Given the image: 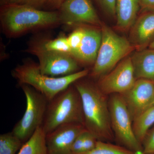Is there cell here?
Here are the masks:
<instances>
[{"label":"cell","instance_id":"obj_1","mask_svg":"<svg viewBox=\"0 0 154 154\" xmlns=\"http://www.w3.org/2000/svg\"><path fill=\"white\" fill-rule=\"evenodd\" d=\"M87 77V76H86ZM86 77L73 83L82 99L84 125L98 140H115L110 122L108 96L102 93L96 83Z\"/></svg>","mask_w":154,"mask_h":154},{"label":"cell","instance_id":"obj_2","mask_svg":"<svg viewBox=\"0 0 154 154\" xmlns=\"http://www.w3.org/2000/svg\"><path fill=\"white\" fill-rule=\"evenodd\" d=\"M0 22L3 33L11 38L61 25L58 11H42L22 4L1 6Z\"/></svg>","mask_w":154,"mask_h":154},{"label":"cell","instance_id":"obj_3","mask_svg":"<svg viewBox=\"0 0 154 154\" xmlns=\"http://www.w3.org/2000/svg\"><path fill=\"white\" fill-rule=\"evenodd\" d=\"M90 72L88 69H84L66 76L51 77L42 73L38 63L27 59L13 70L12 75L19 85L31 86L49 102L77 80L88 76Z\"/></svg>","mask_w":154,"mask_h":154},{"label":"cell","instance_id":"obj_4","mask_svg":"<svg viewBox=\"0 0 154 154\" xmlns=\"http://www.w3.org/2000/svg\"><path fill=\"white\" fill-rule=\"evenodd\" d=\"M71 123L84 125L82 99L73 84L48 102L42 127L47 134L61 125Z\"/></svg>","mask_w":154,"mask_h":154},{"label":"cell","instance_id":"obj_5","mask_svg":"<svg viewBox=\"0 0 154 154\" xmlns=\"http://www.w3.org/2000/svg\"><path fill=\"white\" fill-rule=\"evenodd\" d=\"M102 38L96 61L88 75L99 79L112 70L122 60L136 50L129 40L119 36L102 23Z\"/></svg>","mask_w":154,"mask_h":154},{"label":"cell","instance_id":"obj_6","mask_svg":"<svg viewBox=\"0 0 154 154\" xmlns=\"http://www.w3.org/2000/svg\"><path fill=\"white\" fill-rule=\"evenodd\" d=\"M25 51L37 58L38 67L43 74L60 77L81 71L79 64L69 54L46 49L43 38H32Z\"/></svg>","mask_w":154,"mask_h":154},{"label":"cell","instance_id":"obj_7","mask_svg":"<svg viewBox=\"0 0 154 154\" xmlns=\"http://www.w3.org/2000/svg\"><path fill=\"white\" fill-rule=\"evenodd\" d=\"M109 96L110 122L115 140L130 150L142 154V145L134 134L132 119L123 97L118 94Z\"/></svg>","mask_w":154,"mask_h":154},{"label":"cell","instance_id":"obj_8","mask_svg":"<svg viewBox=\"0 0 154 154\" xmlns=\"http://www.w3.org/2000/svg\"><path fill=\"white\" fill-rule=\"evenodd\" d=\"M20 86L26 97L27 106L24 115L12 132L22 142H26L38 128L42 126L48 101L31 86Z\"/></svg>","mask_w":154,"mask_h":154},{"label":"cell","instance_id":"obj_9","mask_svg":"<svg viewBox=\"0 0 154 154\" xmlns=\"http://www.w3.org/2000/svg\"><path fill=\"white\" fill-rule=\"evenodd\" d=\"M58 10L61 25L74 28L83 25L102 26L91 0H66Z\"/></svg>","mask_w":154,"mask_h":154},{"label":"cell","instance_id":"obj_10","mask_svg":"<svg viewBox=\"0 0 154 154\" xmlns=\"http://www.w3.org/2000/svg\"><path fill=\"white\" fill-rule=\"evenodd\" d=\"M136 80L131 57L128 56L112 70L98 79L96 84L102 93L109 96L125 93Z\"/></svg>","mask_w":154,"mask_h":154},{"label":"cell","instance_id":"obj_11","mask_svg":"<svg viewBox=\"0 0 154 154\" xmlns=\"http://www.w3.org/2000/svg\"><path fill=\"white\" fill-rule=\"evenodd\" d=\"M120 94L123 97L133 122L152 106L154 82L146 79H137L129 90Z\"/></svg>","mask_w":154,"mask_h":154},{"label":"cell","instance_id":"obj_12","mask_svg":"<svg viewBox=\"0 0 154 154\" xmlns=\"http://www.w3.org/2000/svg\"><path fill=\"white\" fill-rule=\"evenodd\" d=\"M86 130L81 123H68L58 127L46 135L48 154H69L74 142Z\"/></svg>","mask_w":154,"mask_h":154},{"label":"cell","instance_id":"obj_13","mask_svg":"<svg viewBox=\"0 0 154 154\" xmlns=\"http://www.w3.org/2000/svg\"><path fill=\"white\" fill-rule=\"evenodd\" d=\"M85 34L79 49L72 56L80 65L94 66L102 41L101 28L85 26Z\"/></svg>","mask_w":154,"mask_h":154},{"label":"cell","instance_id":"obj_14","mask_svg":"<svg viewBox=\"0 0 154 154\" xmlns=\"http://www.w3.org/2000/svg\"><path fill=\"white\" fill-rule=\"evenodd\" d=\"M130 30L129 41L137 51L149 47L154 41V11H143Z\"/></svg>","mask_w":154,"mask_h":154},{"label":"cell","instance_id":"obj_15","mask_svg":"<svg viewBox=\"0 0 154 154\" xmlns=\"http://www.w3.org/2000/svg\"><path fill=\"white\" fill-rule=\"evenodd\" d=\"M140 7L139 0H116V28L122 31L130 30L137 18Z\"/></svg>","mask_w":154,"mask_h":154},{"label":"cell","instance_id":"obj_16","mask_svg":"<svg viewBox=\"0 0 154 154\" xmlns=\"http://www.w3.org/2000/svg\"><path fill=\"white\" fill-rule=\"evenodd\" d=\"M136 79L154 82V49L137 51L131 57Z\"/></svg>","mask_w":154,"mask_h":154},{"label":"cell","instance_id":"obj_17","mask_svg":"<svg viewBox=\"0 0 154 154\" xmlns=\"http://www.w3.org/2000/svg\"><path fill=\"white\" fill-rule=\"evenodd\" d=\"M46 135L42 126L38 128L32 136L22 145L18 154H48Z\"/></svg>","mask_w":154,"mask_h":154},{"label":"cell","instance_id":"obj_18","mask_svg":"<svg viewBox=\"0 0 154 154\" xmlns=\"http://www.w3.org/2000/svg\"><path fill=\"white\" fill-rule=\"evenodd\" d=\"M154 124V105L133 122V128L138 140L142 145L149 130Z\"/></svg>","mask_w":154,"mask_h":154},{"label":"cell","instance_id":"obj_19","mask_svg":"<svg viewBox=\"0 0 154 154\" xmlns=\"http://www.w3.org/2000/svg\"><path fill=\"white\" fill-rule=\"evenodd\" d=\"M22 143L12 132L1 134L0 154H16L22 147Z\"/></svg>","mask_w":154,"mask_h":154},{"label":"cell","instance_id":"obj_20","mask_svg":"<svg viewBox=\"0 0 154 154\" xmlns=\"http://www.w3.org/2000/svg\"><path fill=\"white\" fill-rule=\"evenodd\" d=\"M81 154H138L128 149L110 142L98 140L95 148L91 151Z\"/></svg>","mask_w":154,"mask_h":154},{"label":"cell","instance_id":"obj_21","mask_svg":"<svg viewBox=\"0 0 154 154\" xmlns=\"http://www.w3.org/2000/svg\"><path fill=\"white\" fill-rule=\"evenodd\" d=\"M45 47L51 51L63 53L71 55V48L69 45L67 37L61 35L54 39L43 38Z\"/></svg>","mask_w":154,"mask_h":154},{"label":"cell","instance_id":"obj_22","mask_svg":"<svg viewBox=\"0 0 154 154\" xmlns=\"http://www.w3.org/2000/svg\"><path fill=\"white\" fill-rule=\"evenodd\" d=\"M85 25L76 27L67 37L69 45L71 50V55L72 56L80 47L85 34Z\"/></svg>","mask_w":154,"mask_h":154},{"label":"cell","instance_id":"obj_23","mask_svg":"<svg viewBox=\"0 0 154 154\" xmlns=\"http://www.w3.org/2000/svg\"><path fill=\"white\" fill-rule=\"evenodd\" d=\"M143 153L154 154V126L147 132L142 143Z\"/></svg>","mask_w":154,"mask_h":154},{"label":"cell","instance_id":"obj_24","mask_svg":"<svg viewBox=\"0 0 154 154\" xmlns=\"http://www.w3.org/2000/svg\"><path fill=\"white\" fill-rule=\"evenodd\" d=\"M98 140L94 135L87 131L82 152L80 154L85 153L92 150L96 147Z\"/></svg>","mask_w":154,"mask_h":154},{"label":"cell","instance_id":"obj_25","mask_svg":"<svg viewBox=\"0 0 154 154\" xmlns=\"http://www.w3.org/2000/svg\"><path fill=\"white\" fill-rule=\"evenodd\" d=\"M106 14L111 17L116 16V0H96Z\"/></svg>","mask_w":154,"mask_h":154},{"label":"cell","instance_id":"obj_26","mask_svg":"<svg viewBox=\"0 0 154 154\" xmlns=\"http://www.w3.org/2000/svg\"><path fill=\"white\" fill-rule=\"evenodd\" d=\"M87 130L81 133L76 139L74 142L71 149L69 154H80L82 149L84 140L85 136L86 131Z\"/></svg>","mask_w":154,"mask_h":154},{"label":"cell","instance_id":"obj_27","mask_svg":"<svg viewBox=\"0 0 154 154\" xmlns=\"http://www.w3.org/2000/svg\"><path fill=\"white\" fill-rule=\"evenodd\" d=\"M46 0H20V4L40 9L45 5Z\"/></svg>","mask_w":154,"mask_h":154},{"label":"cell","instance_id":"obj_28","mask_svg":"<svg viewBox=\"0 0 154 154\" xmlns=\"http://www.w3.org/2000/svg\"><path fill=\"white\" fill-rule=\"evenodd\" d=\"M139 2L143 11H154V0H139Z\"/></svg>","mask_w":154,"mask_h":154},{"label":"cell","instance_id":"obj_29","mask_svg":"<svg viewBox=\"0 0 154 154\" xmlns=\"http://www.w3.org/2000/svg\"><path fill=\"white\" fill-rule=\"evenodd\" d=\"M66 0H46L45 5H47L50 8L58 10L62 4Z\"/></svg>","mask_w":154,"mask_h":154},{"label":"cell","instance_id":"obj_30","mask_svg":"<svg viewBox=\"0 0 154 154\" xmlns=\"http://www.w3.org/2000/svg\"><path fill=\"white\" fill-rule=\"evenodd\" d=\"M2 6L20 4V0H1Z\"/></svg>","mask_w":154,"mask_h":154},{"label":"cell","instance_id":"obj_31","mask_svg":"<svg viewBox=\"0 0 154 154\" xmlns=\"http://www.w3.org/2000/svg\"><path fill=\"white\" fill-rule=\"evenodd\" d=\"M149 48H150V49H154V41L149 46Z\"/></svg>","mask_w":154,"mask_h":154},{"label":"cell","instance_id":"obj_32","mask_svg":"<svg viewBox=\"0 0 154 154\" xmlns=\"http://www.w3.org/2000/svg\"><path fill=\"white\" fill-rule=\"evenodd\" d=\"M142 154H148V153H143Z\"/></svg>","mask_w":154,"mask_h":154},{"label":"cell","instance_id":"obj_33","mask_svg":"<svg viewBox=\"0 0 154 154\" xmlns=\"http://www.w3.org/2000/svg\"><path fill=\"white\" fill-rule=\"evenodd\" d=\"M154 100L152 106H154Z\"/></svg>","mask_w":154,"mask_h":154}]
</instances>
